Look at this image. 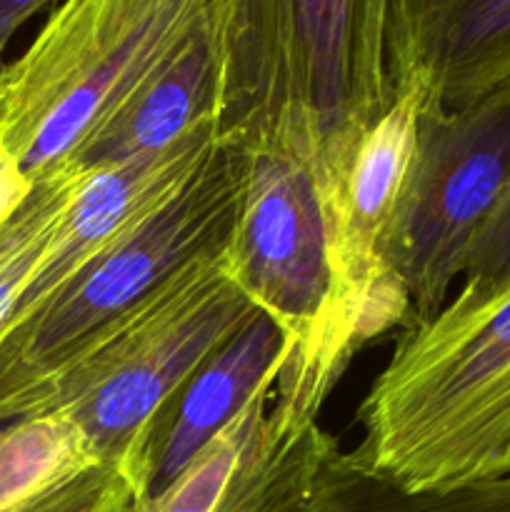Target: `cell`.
Instances as JSON below:
<instances>
[{"mask_svg":"<svg viewBox=\"0 0 510 512\" xmlns=\"http://www.w3.org/2000/svg\"><path fill=\"white\" fill-rule=\"evenodd\" d=\"M428 88L420 78L363 135L348 165L320 195L333 273L328 365L343 378L355 353L405 325L410 303L390 265V238L418 145Z\"/></svg>","mask_w":510,"mask_h":512,"instance_id":"cell-8","label":"cell"},{"mask_svg":"<svg viewBox=\"0 0 510 512\" xmlns=\"http://www.w3.org/2000/svg\"><path fill=\"white\" fill-rule=\"evenodd\" d=\"M220 145L300 165L323 195L415 80L403 0H215Z\"/></svg>","mask_w":510,"mask_h":512,"instance_id":"cell-1","label":"cell"},{"mask_svg":"<svg viewBox=\"0 0 510 512\" xmlns=\"http://www.w3.org/2000/svg\"><path fill=\"white\" fill-rule=\"evenodd\" d=\"M510 185V83L448 110L423 103L413 165L390 238L410 318L450 300L475 238Z\"/></svg>","mask_w":510,"mask_h":512,"instance_id":"cell-7","label":"cell"},{"mask_svg":"<svg viewBox=\"0 0 510 512\" xmlns=\"http://www.w3.org/2000/svg\"><path fill=\"white\" fill-rule=\"evenodd\" d=\"M33 188L35 180L25 175L20 160L0 140V228H5L13 215L23 208Z\"/></svg>","mask_w":510,"mask_h":512,"instance_id":"cell-19","label":"cell"},{"mask_svg":"<svg viewBox=\"0 0 510 512\" xmlns=\"http://www.w3.org/2000/svg\"><path fill=\"white\" fill-rule=\"evenodd\" d=\"M425 103L458 110L510 83V0H403Z\"/></svg>","mask_w":510,"mask_h":512,"instance_id":"cell-11","label":"cell"},{"mask_svg":"<svg viewBox=\"0 0 510 512\" xmlns=\"http://www.w3.org/2000/svg\"><path fill=\"white\" fill-rule=\"evenodd\" d=\"M273 395L275 380H270L163 493L135 500L128 512H220L243 470L245 458L268 425Z\"/></svg>","mask_w":510,"mask_h":512,"instance_id":"cell-15","label":"cell"},{"mask_svg":"<svg viewBox=\"0 0 510 512\" xmlns=\"http://www.w3.org/2000/svg\"><path fill=\"white\" fill-rule=\"evenodd\" d=\"M505 278H510V185L470 248L463 285L483 288Z\"/></svg>","mask_w":510,"mask_h":512,"instance_id":"cell-18","label":"cell"},{"mask_svg":"<svg viewBox=\"0 0 510 512\" xmlns=\"http://www.w3.org/2000/svg\"><path fill=\"white\" fill-rule=\"evenodd\" d=\"M93 170L65 163L35 180L23 208L0 228V335L8 330L20 295L53 245L65 215L78 200Z\"/></svg>","mask_w":510,"mask_h":512,"instance_id":"cell-14","label":"cell"},{"mask_svg":"<svg viewBox=\"0 0 510 512\" xmlns=\"http://www.w3.org/2000/svg\"><path fill=\"white\" fill-rule=\"evenodd\" d=\"M225 260L250 303L285 338L273 408L290 425L320 423L340 383L328 365L333 273L315 180L278 155H248V185Z\"/></svg>","mask_w":510,"mask_h":512,"instance_id":"cell-6","label":"cell"},{"mask_svg":"<svg viewBox=\"0 0 510 512\" xmlns=\"http://www.w3.org/2000/svg\"><path fill=\"white\" fill-rule=\"evenodd\" d=\"M355 420L348 458L403 490L510 473V278L405 323Z\"/></svg>","mask_w":510,"mask_h":512,"instance_id":"cell-2","label":"cell"},{"mask_svg":"<svg viewBox=\"0 0 510 512\" xmlns=\"http://www.w3.org/2000/svg\"><path fill=\"white\" fill-rule=\"evenodd\" d=\"M215 148V125L213 120H205L160 153L93 170L43 263L20 295L10 325L28 318L68 280L118 248L170 200L178 198L205 168Z\"/></svg>","mask_w":510,"mask_h":512,"instance_id":"cell-9","label":"cell"},{"mask_svg":"<svg viewBox=\"0 0 510 512\" xmlns=\"http://www.w3.org/2000/svg\"><path fill=\"white\" fill-rule=\"evenodd\" d=\"M215 88L218 30L213 3L205 23L110 115L73 163L98 170L170 148L195 125L213 120Z\"/></svg>","mask_w":510,"mask_h":512,"instance_id":"cell-12","label":"cell"},{"mask_svg":"<svg viewBox=\"0 0 510 512\" xmlns=\"http://www.w3.org/2000/svg\"><path fill=\"white\" fill-rule=\"evenodd\" d=\"M215 0H60L0 70V140L25 175L73 163L205 23Z\"/></svg>","mask_w":510,"mask_h":512,"instance_id":"cell-4","label":"cell"},{"mask_svg":"<svg viewBox=\"0 0 510 512\" xmlns=\"http://www.w3.org/2000/svg\"><path fill=\"white\" fill-rule=\"evenodd\" d=\"M283 358V333L268 315L258 313L190 375L150 430L145 498L163 493L243 413L250 398L278 378Z\"/></svg>","mask_w":510,"mask_h":512,"instance_id":"cell-10","label":"cell"},{"mask_svg":"<svg viewBox=\"0 0 510 512\" xmlns=\"http://www.w3.org/2000/svg\"><path fill=\"white\" fill-rule=\"evenodd\" d=\"M258 512H510V473L448 490H403L360 470L318 425Z\"/></svg>","mask_w":510,"mask_h":512,"instance_id":"cell-13","label":"cell"},{"mask_svg":"<svg viewBox=\"0 0 510 512\" xmlns=\"http://www.w3.org/2000/svg\"><path fill=\"white\" fill-rule=\"evenodd\" d=\"M225 248L175 273L115 338L50 385L33 418L65 415L98 463H133L148 475L155 418L260 313L235 283Z\"/></svg>","mask_w":510,"mask_h":512,"instance_id":"cell-5","label":"cell"},{"mask_svg":"<svg viewBox=\"0 0 510 512\" xmlns=\"http://www.w3.org/2000/svg\"><path fill=\"white\" fill-rule=\"evenodd\" d=\"M3 65H5V58H0V70H3Z\"/></svg>","mask_w":510,"mask_h":512,"instance_id":"cell-21","label":"cell"},{"mask_svg":"<svg viewBox=\"0 0 510 512\" xmlns=\"http://www.w3.org/2000/svg\"><path fill=\"white\" fill-rule=\"evenodd\" d=\"M60 3V0H0V58L5 55L10 38L48 5Z\"/></svg>","mask_w":510,"mask_h":512,"instance_id":"cell-20","label":"cell"},{"mask_svg":"<svg viewBox=\"0 0 510 512\" xmlns=\"http://www.w3.org/2000/svg\"><path fill=\"white\" fill-rule=\"evenodd\" d=\"M318 425L320 423L308 425V428H290L270 408L268 425H265L263 435L248 453V458H245L243 470H240L238 480H235L233 490H230L220 512H258L260 505L273 493L278 480L283 478L285 470L290 468L295 455L300 453L305 438Z\"/></svg>","mask_w":510,"mask_h":512,"instance_id":"cell-17","label":"cell"},{"mask_svg":"<svg viewBox=\"0 0 510 512\" xmlns=\"http://www.w3.org/2000/svg\"><path fill=\"white\" fill-rule=\"evenodd\" d=\"M148 475L133 463H98L18 512H128L145 498Z\"/></svg>","mask_w":510,"mask_h":512,"instance_id":"cell-16","label":"cell"},{"mask_svg":"<svg viewBox=\"0 0 510 512\" xmlns=\"http://www.w3.org/2000/svg\"><path fill=\"white\" fill-rule=\"evenodd\" d=\"M248 155L220 145L188 188L128 240L0 335V425L33 418L68 370L120 333L183 268L230 243Z\"/></svg>","mask_w":510,"mask_h":512,"instance_id":"cell-3","label":"cell"}]
</instances>
